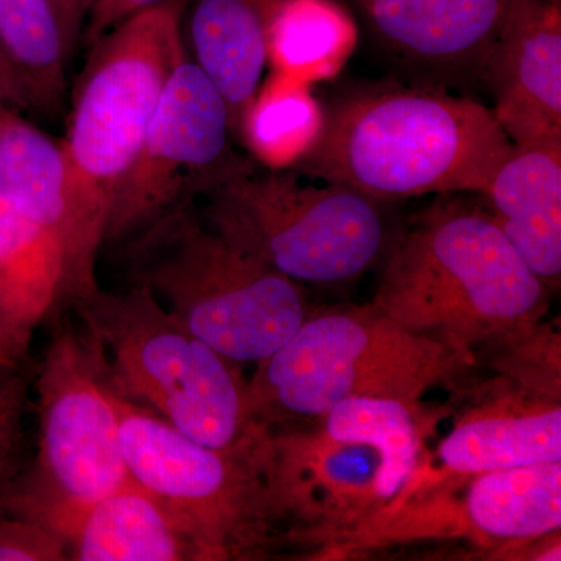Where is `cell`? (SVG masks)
Segmentation results:
<instances>
[{
    "label": "cell",
    "instance_id": "obj_15",
    "mask_svg": "<svg viewBox=\"0 0 561 561\" xmlns=\"http://www.w3.org/2000/svg\"><path fill=\"white\" fill-rule=\"evenodd\" d=\"M483 79L512 142H561V0H524Z\"/></svg>",
    "mask_w": 561,
    "mask_h": 561
},
{
    "label": "cell",
    "instance_id": "obj_2",
    "mask_svg": "<svg viewBox=\"0 0 561 561\" xmlns=\"http://www.w3.org/2000/svg\"><path fill=\"white\" fill-rule=\"evenodd\" d=\"M551 294L483 203L451 194L390 247L371 302L402 327L471 356L486 339L545 319Z\"/></svg>",
    "mask_w": 561,
    "mask_h": 561
},
{
    "label": "cell",
    "instance_id": "obj_13",
    "mask_svg": "<svg viewBox=\"0 0 561 561\" xmlns=\"http://www.w3.org/2000/svg\"><path fill=\"white\" fill-rule=\"evenodd\" d=\"M471 408L434 453L426 451L398 502L435 482L561 461V401L508 389L491 379L459 387Z\"/></svg>",
    "mask_w": 561,
    "mask_h": 561
},
{
    "label": "cell",
    "instance_id": "obj_1",
    "mask_svg": "<svg viewBox=\"0 0 561 561\" xmlns=\"http://www.w3.org/2000/svg\"><path fill=\"white\" fill-rule=\"evenodd\" d=\"M511 147L482 103L437 88L393 84L332 103L319 144L291 172L381 202L481 195Z\"/></svg>",
    "mask_w": 561,
    "mask_h": 561
},
{
    "label": "cell",
    "instance_id": "obj_30",
    "mask_svg": "<svg viewBox=\"0 0 561 561\" xmlns=\"http://www.w3.org/2000/svg\"><path fill=\"white\" fill-rule=\"evenodd\" d=\"M0 108L14 111L31 110L27 95L22 90L16 73L11 68L2 49H0Z\"/></svg>",
    "mask_w": 561,
    "mask_h": 561
},
{
    "label": "cell",
    "instance_id": "obj_24",
    "mask_svg": "<svg viewBox=\"0 0 561 561\" xmlns=\"http://www.w3.org/2000/svg\"><path fill=\"white\" fill-rule=\"evenodd\" d=\"M472 368L508 389L561 401V334L557 321L516 324L471 350Z\"/></svg>",
    "mask_w": 561,
    "mask_h": 561
},
{
    "label": "cell",
    "instance_id": "obj_23",
    "mask_svg": "<svg viewBox=\"0 0 561 561\" xmlns=\"http://www.w3.org/2000/svg\"><path fill=\"white\" fill-rule=\"evenodd\" d=\"M0 49L31 110L54 113L60 108L72 51L50 0H0Z\"/></svg>",
    "mask_w": 561,
    "mask_h": 561
},
{
    "label": "cell",
    "instance_id": "obj_14",
    "mask_svg": "<svg viewBox=\"0 0 561 561\" xmlns=\"http://www.w3.org/2000/svg\"><path fill=\"white\" fill-rule=\"evenodd\" d=\"M383 49L435 73H481L524 0H356Z\"/></svg>",
    "mask_w": 561,
    "mask_h": 561
},
{
    "label": "cell",
    "instance_id": "obj_12",
    "mask_svg": "<svg viewBox=\"0 0 561 561\" xmlns=\"http://www.w3.org/2000/svg\"><path fill=\"white\" fill-rule=\"evenodd\" d=\"M0 192L61 251L57 309H72L101 289L105 214L81 187L65 142L9 108H0Z\"/></svg>",
    "mask_w": 561,
    "mask_h": 561
},
{
    "label": "cell",
    "instance_id": "obj_22",
    "mask_svg": "<svg viewBox=\"0 0 561 561\" xmlns=\"http://www.w3.org/2000/svg\"><path fill=\"white\" fill-rule=\"evenodd\" d=\"M357 46L350 11L335 0H284L268 32L275 72L313 84L334 79Z\"/></svg>",
    "mask_w": 561,
    "mask_h": 561
},
{
    "label": "cell",
    "instance_id": "obj_27",
    "mask_svg": "<svg viewBox=\"0 0 561 561\" xmlns=\"http://www.w3.org/2000/svg\"><path fill=\"white\" fill-rule=\"evenodd\" d=\"M25 390L21 379L7 376L0 386V471L9 463L20 434Z\"/></svg>",
    "mask_w": 561,
    "mask_h": 561
},
{
    "label": "cell",
    "instance_id": "obj_17",
    "mask_svg": "<svg viewBox=\"0 0 561 561\" xmlns=\"http://www.w3.org/2000/svg\"><path fill=\"white\" fill-rule=\"evenodd\" d=\"M284 0H190L187 54L214 81L230 110L236 138L243 111L267 69L268 32Z\"/></svg>",
    "mask_w": 561,
    "mask_h": 561
},
{
    "label": "cell",
    "instance_id": "obj_31",
    "mask_svg": "<svg viewBox=\"0 0 561 561\" xmlns=\"http://www.w3.org/2000/svg\"><path fill=\"white\" fill-rule=\"evenodd\" d=\"M5 373L7 371L0 373V386H2V382L5 381V378H7Z\"/></svg>",
    "mask_w": 561,
    "mask_h": 561
},
{
    "label": "cell",
    "instance_id": "obj_25",
    "mask_svg": "<svg viewBox=\"0 0 561 561\" xmlns=\"http://www.w3.org/2000/svg\"><path fill=\"white\" fill-rule=\"evenodd\" d=\"M68 545L49 527L10 513L0 518V561H65Z\"/></svg>",
    "mask_w": 561,
    "mask_h": 561
},
{
    "label": "cell",
    "instance_id": "obj_21",
    "mask_svg": "<svg viewBox=\"0 0 561 561\" xmlns=\"http://www.w3.org/2000/svg\"><path fill=\"white\" fill-rule=\"evenodd\" d=\"M327 108L312 84L272 70L243 111L236 138L262 168L294 171L321 139Z\"/></svg>",
    "mask_w": 561,
    "mask_h": 561
},
{
    "label": "cell",
    "instance_id": "obj_28",
    "mask_svg": "<svg viewBox=\"0 0 561 561\" xmlns=\"http://www.w3.org/2000/svg\"><path fill=\"white\" fill-rule=\"evenodd\" d=\"M58 22H60L62 35L72 51L77 41L83 35L84 24L94 0H50Z\"/></svg>",
    "mask_w": 561,
    "mask_h": 561
},
{
    "label": "cell",
    "instance_id": "obj_5",
    "mask_svg": "<svg viewBox=\"0 0 561 561\" xmlns=\"http://www.w3.org/2000/svg\"><path fill=\"white\" fill-rule=\"evenodd\" d=\"M131 283L239 364L283 348L308 319L301 284L236 247L195 213L172 210L128 242Z\"/></svg>",
    "mask_w": 561,
    "mask_h": 561
},
{
    "label": "cell",
    "instance_id": "obj_10",
    "mask_svg": "<svg viewBox=\"0 0 561 561\" xmlns=\"http://www.w3.org/2000/svg\"><path fill=\"white\" fill-rule=\"evenodd\" d=\"M227 101L190 55L173 70L146 139L111 202L105 243L130 242L194 203L238 161Z\"/></svg>",
    "mask_w": 561,
    "mask_h": 561
},
{
    "label": "cell",
    "instance_id": "obj_9",
    "mask_svg": "<svg viewBox=\"0 0 561 561\" xmlns=\"http://www.w3.org/2000/svg\"><path fill=\"white\" fill-rule=\"evenodd\" d=\"M172 0L121 22L90 47L62 139L81 187L106 216L146 139L173 70L187 57L183 18Z\"/></svg>",
    "mask_w": 561,
    "mask_h": 561
},
{
    "label": "cell",
    "instance_id": "obj_7",
    "mask_svg": "<svg viewBox=\"0 0 561 561\" xmlns=\"http://www.w3.org/2000/svg\"><path fill=\"white\" fill-rule=\"evenodd\" d=\"M111 394L133 481L171 512L201 561L260 560L278 546L264 474L268 435L251 448H210Z\"/></svg>",
    "mask_w": 561,
    "mask_h": 561
},
{
    "label": "cell",
    "instance_id": "obj_3",
    "mask_svg": "<svg viewBox=\"0 0 561 561\" xmlns=\"http://www.w3.org/2000/svg\"><path fill=\"white\" fill-rule=\"evenodd\" d=\"M72 309L98 342L103 378L117 397L210 448H251L267 437L242 364L210 348L147 287H101Z\"/></svg>",
    "mask_w": 561,
    "mask_h": 561
},
{
    "label": "cell",
    "instance_id": "obj_8",
    "mask_svg": "<svg viewBox=\"0 0 561 561\" xmlns=\"http://www.w3.org/2000/svg\"><path fill=\"white\" fill-rule=\"evenodd\" d=\"M36 397L38 454L3 507L58 534L76 513L131 481L101 348L83 327L66 324L55 334L41 362Z\"/></svg>",
    "mask_w": 561,
    "mask_h": 561
},
{
    "label": "cell",
    "instance_id": "obj_20",
    "mask_svg": "<svg viewBox=\"0 0 561 561\" xmlns=\"http://www.w3.org/2000/svg\"><path fill=\"white\" fill-rule=\"evenodd\" d=\"M61 278L57 242L0 192V317L32 337L57 309Z\"/></svg>",
    "mask_w": 561,
    "mask_h": 561
},
{
    "label": "cell",
    "instance_id": "obj_6",
    "mask_svg": "<svg viewBox=\"0 0 561 561\" xmlns=\"http://www.w3.org/2000/svg\"><path fill=\"white\" fill-rule=\"evenodd\" d=\"M201 197L214 230L298 284L360 278L390 245L386 202L241 157Z\"/></svg>",
    "mask_w": 561,
    "mask_h": 561
},
{
    "label": "cell",
    "instance_id": "obj_19",
    "mask_svg": "<svg viewBox=\"0 0 561 561\" xmlns=\"http://www.w3.org/2000/svg\"><path fill=\"white\" fill-rule=\"evenodd\" d=\"M442 415H448V411L426 408L423 401L348 398L317 424L335 440L362 443L378 453L379 493L386 507L411 481Z\"/></svg>",
    "mask_w": 561,
    "mask_h": 561
},
{
    "label": "cell",
    "instance_id": "obj_29",
    "mask_svg": "<svg viewBox=\"0 0 561 561\" xmlns=\"http://www.w3.org/2000/svg\"><path fill=\"white\" fill-rule=\"evenodd\" d=\"M28 345H31V335L11 327L9 321L0 317V371H11L16 368Z\"/></svg>",
    "mask_w": 561,
    "mask_h": 561
},
{
    "label": "cell",
    "instance_id": "obj_26",
    "mask_svg": "<svg viewBox=\"0 0 561 561\" xmlns=\"http://www.w3.org/2000/svg\"><path fill=\"white\" fill-rule=\"evenodd\" d=\"M168 2L172 0H94L83 28V41L88 49L103 35L117 27L121 22L135 16L140 11Z\"/></svg>",
    "mask_w": 561,
    "mask_h": 561
},
{
    "label": "cell",
    "instance_id": "obj_4",
    "mask_svg": "<svg viewBox=\"0 0 561 561\" xmlns=\"http://www.w3.org/2000/svg\"><path fill=\"white\" fill-rule=\"evenodd\" d=\"M470 354L402 327L373 302L309 313L294 337L250 379L254 412L268 427L317 421L348 398L423 401L437 387L457 386Z\"/></svg>",
    "mask_w": 561,
    "mask_h": 561
},
{
    "label": "cell",
    "instance_id": "obj_11",
    "mask_svg": "<svg viewBox=\"0 0 561 561\" xmlns=\"http://www.w3.org/2000/svg\"><path fill=\"white\" fill-rule=\"evenodd\" d=\"M378 453L312 427H271L265 485L278 546L309 552L367 523L383 507Z\"/></svg>",
    "mask_w": 561,
    "mask_h": 561
},
{
    "label": "cell",
    "instance_id": "obj_16",
    "mask_svg": "<svg viewBox=\"0 0 561 561\" xmlns=\"http://www.w3.org/2000/svg\"><path fill=\"white\" fill-rule=\"evenodd\" d=\"M479 197L530 272L561 280V142L515 144Z\"/></svg>",
    "mask_w": 561,
    "mask_h": 561
},
{
    "label": "cell",
    "instance_id": "obj_18",
    "mask_svg": "<svg viewBox=\"0 0 561 561\" xmlns=\"http://www.w3.org/2000/svg\"><path fill=\"white\" fill-rule=\"evenodd\" d=\"M58 535L73 561H201L171 512L133 479L76 513Z\"/></svg>",
    "mask_w": 561,
    "mask_h": 561
}]
</instances>
